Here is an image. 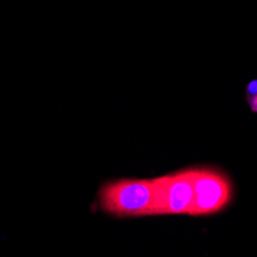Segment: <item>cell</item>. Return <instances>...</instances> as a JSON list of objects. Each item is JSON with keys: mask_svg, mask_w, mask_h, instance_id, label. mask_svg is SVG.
<instances>
[{"mask_svg": "<svg viewBox=\"0 0 257 257\" xmlns=\"http://www.w3.org/2000/svg\"><path fill=\"white\" fill-rule=\"evenodd\" d=\"M99 205L115 217L157 216V193L154 179L123 177L103 183L99 190Z\"/></svg>", "mask_w": 257, "mask_h": 257, "instance_id": "obj_1", "label": "cell"}, {"mask_svg": "<svg viewBox=\"0 0 257 257\" xmlns=\"http://www.w3.org/2000/svg\"><path fill=\"white\" fill-rule=\"evenodd\" d=\"M193 179V206L190 216H209L225 209L234 194L231 179L213 167L191 168Z\"/></svg>", "mask_w": 257, "mask_h": 257, "instance_id": "obj_2", "label": "cell"}, {"mask_svg": "<svg viewBox=\"0 0 257 257\" xmlns=\"http://www.w3.org/2000/svg\"><path fill=\"white\" fill-rule=\"evenodd\" d=\"M157 193V216L188 214L193 206L191 168L154 177Z\"/></svg>", "mask_w": 257, "mask_h": 257, "instance_id": "obj_3", "label": "cell"}, {"mask_svg": "<svg viewBox=\"0 0 257 257\" xmlns=\"http://www.w3.org/2000/svg\"><path fill=\"white\" fill-rule=\"evenodd\" d=\"M248 100H249L251 109L257 112V80L248 85Z\"/></svg>", "mask_w": 257, "mask_h": 257, "instance_id": "obj_4", "label": "cell"}]
</instances>
